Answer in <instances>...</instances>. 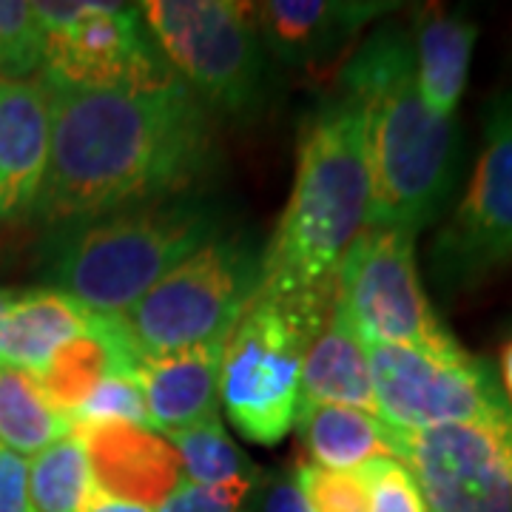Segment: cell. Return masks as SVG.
<instances>
[{
  "mask_svg": "<svg viewBox=\"0 0 512 512\" xmlns=\"http://www.w3.org/2000/svg\"><path fill=\"white\" fill-rule=\"evenodd\" d=\"M46 32L35 6L23 0H0V77L23 80L43 63Z\"/></svg>",
  "mask_w": 512,
  "mask_h": 512,
  "instance_id": "d4e9b609",
  "label": "cell"
},
{
  "mask_svg": "<svg viewBox=\"0 0 512 512\" xmlns=\"http://www.w3.org/2000/svg\"><path fill=\"white\" fill-rule=\"evenodd\" d=\"M49 146L52 94L46 83L0 77V220L35 211Z\"/></svg>",
  "mask_w": 512,
  "mask_h": 512,
  "instance_id": "5bb4252c",
  "label": "cell"
},
{
  "mask_svg": "<svg viewBox=\"0 0 512 512\" xmlns=\"http://www.w3.org/2000/svg\"><path fill=\"white\" fill-rule=\"evenodd\" d=\"M293 481L311 512H367V484L362 470H328L311 461L299 464Z\"/></svg>",
  "mask_w": 512,
  "mask_h": 512,
  "instance_id": "4316f807",
  "label": "cell"
},
{
  "mask_svg": "<svg viewBox=\"0 0 512 512\" xmlns=\"http://www.w3.org/2000/svg\"><path fill=\"white\" fill-rule=\"evenodd\" d=\"M72 433L86 444L94 484L103 495L157 510L185 481L177 450L151 427L92 424Z\"/></svg>",
  "mask_w": 512,
  "mask_h": 512,
  "instance_id": "4fadbf2b",
  "label": "cell"
},
{
  "mask_svg": "<svg viewBox=\"0 0 512 512\" xmlns=\"http://www.w3.org/2000/svg\"><path fill=\"white\" fill-rule=\"evenodd\" d=\"M359 470L367 484V512H427L416 478L396 456L373 458Z\"/></svg>",
  "mask_w": 512,
  "mask_h": 512,
  "instance_id": "83f0119b",
  "label": "cell"
},
{
  "mask_svg": "<svg viewBox=\"0 0 512 512\" xmlns=\"http://www.w3.org/2000/svg\"><path fill=\"white\" fill-rule=\"evenodd\" d=\"M390 3L345 0H268L251 3L265 52L288 66H319L339 55Z\"/></svg>",
  "mask_w": 512,
  "mask_h": 512,
  "instance_id": "9a60e30c",
  "label": "cell"
},
{
  "mask_svg": "<svg viewBox=\"0 0 512 512\" xmlns=\"http://www.w3.org/2000/svg\"><path fill=\"white\" fill-rule=\"evenodd\" d=\"M495 379L501 384V393L512 410V330L504 336V342L498 348V376Z\"/></svg>",
  "mask_w": 512,
  "mask_h": 512,
  "instance_id": "1f68e13d",
  "label": "cell"
},
{
  "mask_svg": "<svg viewBox=\"0 0 512 512\" xmlns=\"http://www.w3.org/2000/svg\"><path fill=\"white\" fill-rule=\"evenodd\" d=\"M376 416L390 430L444 424H510L512 410L493 365L470 350L433 353L367 345Z\"/></svg>",
  "mask_w": 512,
  "mask_h": 512,
  "instance_id": "30bf717a",
  "label": "cell"
},
{
  "mask_svg": "<svg viewBox=\"0 0 512 512\" xmlns=\"http://www.w3.org/2000/svg\"><path fill=\"white\" fill-rule=\"evenodd\" d=\"M225 339L197 348L140 356L134 376L146 399L148 427L154 433H174L220 410V367Z\"/></svg>",
  "mask_w": 512,
  "mask_h": 512,
  "instance_id": "2e32d148",
  "label": "cell"
},
{
  "mask_svg": "<svg viewBox=\"0 0 512 512\" xmlns=\"http://www.w3.org/2000/svg\"><path fill=\"white\" fill-rule=\"evenodd\" d=\"M370 225L365 120L348 94L305 120L291 197L262 248L256 293L333 291L342 259Z\"/></svg>",
  "mask_w": 512,
  "mask_h": 512,
  "instance_id": "3957f363",
  "label": "cell"
},
{
  "mask_svg": "<svg viewBox=\"0 0 512 512\" xmlns=\"http://www.w3.org/2000/svg\"><path fill=\"white\" fill-rule=\"evenodd\" d=\"M72 430L92 427V424H137L148 427L146 399L134 370H117L109 373L103 382L92 390V396L74 410Z\"/></svg>",
  "mask_w": 512,
  "mask_h": 512,
  "instance_id": "484cf974",
  "label": "cell"
},
{
  "mask_svg": "<svg viewBox=\"0 0 512 512\" xmlns=\"http://www.w3.org/2000/svg\"><path fill=\"white\" fill-rule=\"evenodd\" d=\"M256 481H234L225 487H197L183 481L165 498L157 512H245V501L256 493Z\"/></svg>",
  "mask_w": 512,
  "mask_h": 512,
  "instance_id": "f1b7e54d",
  "label": "cell"
},
{
  "mask_svg": "<svg viewBox=\"0 0 512 512\" xmlns=\"http://www.w3.org/2000/svg\"><path fill=\"white\" fill-rule=\"evenodd\" d=\"M259 512H311L293 476H276L259 493Z\"/></svg>",
  "mask_w": 512,
  "mask_h": 512,
  "instance_id": "4dcf8cb0",
  "label": "cell"
},
{
  "mask_svg": "<svg viewBox=\"0 0 512 512\" xmlns=\"http://www.w3.org/2000/svg\"><path fill=\"white\" fill-rule=\"evenodd\" d=\"M0 512H35L29 498V464L0 450Z\"/></svg>",
  "mask_w": 512,
  "mask_h": 512,
  "instance_id": "f546056e",
  "label": "cell"
},
{
  "mask_svg": "<svg viewBox=\"0 0 512 512\" xmlns=\"http://www.w3.org/2000/svg\"><path fill=\"white\" fill-rule=\"evenodd\" d=\"M137 359L117 316H94L92 328L57 350L37 379L49 402L69 419L109 373L134 370Z\"/></svg>",
  "mask_w": 512,
  "mask_h": 512,
  "instance_id": "ffe728a7",
  "label": "cell"
},
{
  "mask_svg": "<svg viewBox=\"0 0 512 512\" xmlns=\"http://www.w3.org/2000/svg\"><path fill=\"white\" fill-rule=\"evenodd\" d=\"M217 234L222 211L202 194L146 202L57 228L49 274L89 313L123 316Z\"/></svg>",
  "mask_w": 512,
  "mask_h": 512,
  "instance_id": "277c9868",
  "label": "cell"
},
{
  "mask_svg": "<svg viewBox=\"0 0 512 512\" xmlns=\"http://www.w3.org/2000/svg\"><path fill=\"white\" fill-rule=\"evenodd\" d=\"M299 441L311 464L328 470H359L393 453V430L379 416L339 404H299Z\"/></svg>",
  "mask_w": 512,
  "mask_h": 512,
  "instance_id": "44dd1931",
  "label": "cell"
},
{
  "mask_svg": "<svg viewBox=\"0 0 512 512\" xmlns=\"http://www.w3.org/2000/svg\"><path fill=\"white\" fill-rule=\"evenodd\" d=\"M299 404H339L376 416L367 348L350 328L348 316L336 305V299L325 328L319 330L302 359Z\"/></svg>",
  "mask_w": 512,
  "mask_h": 512,
  "instance_id": "d6986e66",
  "label": "cell"
},
{
  "mask_svg": "<svg viewBox=\"0 0 512 512\" xmlns=\"http://www.w3.org/2000/svg\"><path fill=\"white\" fill-rule=\"evenodd\" d=\"M15 293L18 291H6V288H0V316H3V311L9 308V302L15 299Z\"/></svg>",
  "mask_w": 512,
  "mask_h": 512,
  "instance_id": "836d02e7",
  "label": "cell"
},
{
  "mask_svg": "<svg viewBox=\"0 0 512 512\" xmlns=\"http://www.w3.org/2000/svg\"><path fill=\"white\" fill-rule=\"evenodd\" d=\"M259 274L262 251L254 239L222 231L165 274L117 322L137 356L228 339L254 299Z\"/></svg>",
  "mask_w": 512,
  "mask_h": 512,
  "instance_id": "8992f818",
  "label": "cell"
},
{
  "mask_svg": "<svg viewBox=\"0 0 512 512\" xmlns=\"http://www.w3.org/2000/svg\"><path fill=\"white\" fill-rule=\"evenodd\" d=\"M333 291L254 293L225 339L220 402L242 439L274 447L296 424L302 359L328 322Z\"/></svg>",
  "mask_w": 512,
  "mask_h": 512,
  "instance_id": "5b68a950",
  "label": "cell"
},
{
  "mask_svg": "<svg viewBox=\"0 0 512 512\" xmlns=\"http://www.w3.org/2000/svg\"><path fill=\"white\" fill-rule=\"evenodd\" d=\"M89 512H157L151 507H143V504H131V501H120V498H111V495L97 493L94 504L89 507Z\"/></svg>",
  "mask_w": 512,
  "mask_h": 512,
  "instance_id": "d6a6232c",
  "label": "cell"
},
{
  "mask_svg": "<svg viewBox=\"0 0 512 512\" xmlns=\"http://www.w3.org/2000/svg\"><path fill=\"white\" fill-rule=\"evenodd\" d=\"M339 92L362 111L370 225L419 234L453 197L464 134L456 117L424 106L410 32L384 23L348 57Z\"/></svg>",
  "mask_w": 512,
  "mask_h": 512,
  "instance_id": "7a4b0ae2",
  "label": "cell"
},
{
  "mask_svg": "<svg viewBox=\"0 0 512 512\" xmlns=\"http://www.w3.org/2000/svg\"><path fill=\"white\" fill-rule=\"evenodd\" d=\"M86 444L69 433L29 461V498L35 512H89L97 498Z\"/></svg>",
  "mask_w": 512,
  "mask_h": 512,
  "instance_id": "603a6c76",
  "label": "cell"
},
{
  "mask_svg": "<svg viewBox=\"0 0 512 512\" xmlns=\"http://www.w3.org/2000/svg\"><path fill=\"white\" fill-rule=\"evenodd\" d=\"M143 23L171 72L208 109L254 117L268 97V52L256 35L251 3L148 0Z\"/></svg>",
  "mask_w": 512,
  "mask_h": 512,
  "instance_id": "52a82bcc",
  "label": "cell"
},
{
  "mask_svg": "<svg viewBox=\"0 0 512 512\" xmlns=\"http://www.w3.org/2000/svg\"><path fill=\"white\" fill-rule=\"evenodd\" d=\"M393 453L427 512H512V421L393 430Z\"/></svg>",
  "mask_w": 512,
  "mask_h": 512,
  "instance_id": "8fae6325",
  "label": "cell"
},
{
  "mask_svg": "<svg viewBox=\"0 0 512 512\" xmlns=\"http://www.w3.org/2000/svg\"><path fill=\"white\" fill-rule=\"evenodd\" d=\"M40 69L49 89H117L171 74L140 6L123 3H80L69 23L46 29Z\"/></svg>",
  "mask_w": 512,
  "mask_h": 512,
  "instance_id": "7c38bea8",
  "label": "cell"
},
{
  "mask_svg": "<svg viewBox=\"0 0 512 512\" xmlns=\"http://www.w3.org/2000/svg\"><path fill=\"white\" fill-rule=\"evenodd\" d=\"M478 23L467 9L441 3L421 6L413 15V60L416 86L424 106L439 117H456L461 94L467 89Z\"/></svg>",
  "mask_w": 512,
  "mask_h": 512,
  "instance_id": "e0dca14e",
  "label": "cell"
},
{
  "mask_svg": "<svg viewBox=\"0 0 512 512\" xmlns=\"http://www.w3.org/2000/svg\"><path fill=\"white\" fill-rule=\"evenodd\" d=\"M49 94V168L32 214L52 228L197 194L211 171V109L174 72L117 89Z\"/></svg>",
  "mask_w": 512,
  "mask_h": 512,
  "instance_id": "6da1fadb",
  "label": "cell"
},
{
  "mask_svg": "<svg viewBox=\"0 0 512 512\" xmlns=\"http://www.w3.org/2000/svg\"><path fill=\"white\" fill-rule=\"evenodd\" d=\"M484 134L464 197L430 248L441 293H470L512 265V86L487 100Z\"/></svg>",
  "mask_w": 512,
  "mask_h": 512,
  "instance_id": "ba28073f",
  "label": "cell"
},
{
  "mask_svg": "<svg viewBox=\"0 0 512 512\" xmlns=\"http://www.w3.org/2000/svg\"><path fill=\"white\" fill-rule=\"evenodd\" d=\"M94 316L57 288L15 293L0 316V365L37 376L66 342L92 328Z\"/></svg>",
  "mask_w": 512,
  "mask_h": 512,
  "instance_id": "ac0fdd59",
  "label": "cell"
},
{
  "mask_svg": "<svg viewBox=\"0 0 512 512\" xmlns=\"http://www.w3.org/2000/svg\"><path fill=\"white\" fill-rule=\"evenodd\" d=\"M336 305L362 345L433 353L461 348L424 291L416 265V234L376 228L353 242L336 274Z\"/></svg>",
  "mask_w": 512,
  "mask_h": 512,
  "instance_id": "9c48e42d",
  "label": "cell"
},
{
  "mask_svg": "<svg viewBox=\"0 0 512 512\" xmlns=\"http://www.w3.org/2000/svg\"><path fill=\"white\" fill-rule=\"evenodd\" d=\"M168 444L177 450L183 476L188 484L197 487H225L234 481H256L259 473L228 436L225 424L217 416L197 421L191 427L165 433Z\"/></svg>",
  "mask_w": 512,
  "mask_h": 512,
  "instance_id": "cb8c5ba5",
  "label": "cell"
},
{
  "mask_svg": "<svg viewBox=\"0 0 512 512\" xmlns=\"http://www.w3.org/2000/svg\"><path fill=\"white\" fill-rule=\"evenodd\" d=\"M69 433L72 424L49 402L35 373L0 365V450L37 456Z\"/></svg>",
  "mask_w": 512,
  "mask_h": 512,
  "instance_id": "7402d4cb",
  "label": "cell"
}]
</instances>
